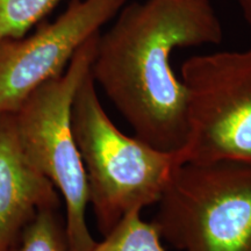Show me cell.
<instances>
[{
  "label": "cell",
  "instance_id": "cell-1",
  "mask_svg": "<svg viewBox=\"0 0 251 251\" xmlns=\"http://www.w3.org/2000/svg\"><path fill=\"white\" fill-rule=\"evenodd\" d=\"M222 39L212 0L125 4L111 28L100 33L90 74L135 136L177 152L186 137V90L172 68V54Z\"/></svg>",
  "mask_w": 251,
  "mask_h": 251
},
{
  "label": "cell",
  "instance_id": "cell-9",
  "mask_svg": "<svg viewBox=\"0 0 251 251\" xmlns=\"http://www.w3.org/2000/svg\"><path fill=\"white\" fill-rule=\"evenodd\" d=\"M11 251H70L64 219L59 215L58 207L37 213Z\"/></svg>",
  "mask_w": 251,
  "mask_h": 251
},
{
  "label": "cell",
  "instance_id": "cell-6",
  "mask_svg": "<svg viewBox=\"0 0 251 251\" xmlns=\"http://www.w3.org/2000/svg\"><path fill=\"white\" fill-rule=\"evenodd\" d=\"M127 0H71L56 20L37 25L30 35L0 42V115L13 114L31 92L61 76L90 37Z\"/></svg>",
  "mask_w": 251,
  "mask_h": 251
},
{
  "label": "cell",
  "instance_id": "cell-11",
  "mask_svg": "<svg viewBox=\"0 0 251 251\" xmlns=\"http://www.w3.org/2000/svg\"><path fill=\"white\" fill-rule=\"evenodd\" d=\"M241 11L244 17V20L251 30V0H237Z\"/></svg>",
  "mask_w": 251,
  "mask_h": 251
},
{
  "label": "cell",
  "instance_id": "cell-2",
  "mask_svg": "<svg viewBox=\"0 0 251 251\" xmlns=\"http://www.w3.org/2000/svg\"><path fill=\"white\" fill-rule=\"evenodd\" d=\"M71 125L85 170L89 205L102 236L128 214L158 202L179 165L177 152L119 129L103 109L90 72L72 102Z\"/></svg>",
  "mask_w": 251,
  "mask_h": 251
},
{
  "label": "cell",
  "instance_id": "cell-7",
  "mask_svg": "<svg viewBox=\"0 0 251 251\" xmlns=\"http://www.w3.org/2000/svg\"><path fill=\"white\" fill-rule=\"evenodd\" d=\"M58 206L57 190L21 149L14 115H0V251L12 250L40 211Z\"/></svg>",
  "mask_w": 251,
  "mask_h": 251
},
{
  "label": "cell",
  "instance_id": "cell-5",
  "mask_svg": "<svg viewBox=\"0 0 251 251\" xmlns=\"http://www.w3.org/2000/svg\"><path fill=\"white\" fill-rule=\"evenodd\" d=\"M186 137L180 163L251 164V48L192 56L183 63Z\"/></svg>",
  "mask_w": 251,
  "mask_h": 251
},
{
  "label": "cell",
  "instance_id": "cell-3",
  "mask_svg": "<svg viewBox=\"0 0 251 251\" xmlns=\"http://www.w3.org/2000/svg\"><path fill=\"white\" fill-rule=\"evenodd\" d=\"M99 35L90 37L61 76L37 87L13 113L25 156L51 181L64 201L70 251H91L97 243L86 220L89 193L72 130L71 109L78 87L90 72Z\"/></svg>",
  "mask_w": 251,
  "mask_h": 251
},
{
  "label": "cell",
  "instance_id": "cell-4",
  "mask_svg": "<svg viewBox=\"0 0 251 251\" xmlns=\"http://www.w3.org/2000/svg\"><path fill=\"white\" fill-rule=\"evenodd\" d=\"M152 224L179 251H251V164L186 162L175 169Z\"/></svg>",
  "mask_w": 251,
  "mask_h": 251
},
{
  "label": "cell",
  "instance_id": "cell-10",
  "mask_svg": "<svg viewBox=\"0 0 251 251\" xmlns=\"http://www.w3.org/2000/svg\"><path fill=\"white\" fill-rule=\"evenodd\" d=\"M63 0H0V42L26 36Z\"/></svg>",
  "mask_w": 251,
  "mask_h": 251
},
{
  "label": "cell",
  "instance_id": "cell-8",
  "mask_svg": "<svg viewBox=\"0 0 251 251\" xmlns=\"http://www.w3.org/2000/svg\"><path fill=\"white\" fill-rule=\"evenodd\" d=\"M141 211L130 213L91 251H165L152 222L144 221Z\"/></svg>",
  "mask_w": 251,
  "mask_h": 251
}]
</instances>
